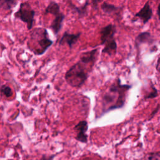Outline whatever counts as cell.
Masks as SVG:
<instances>
[{"label": "cell", "mask_w": 160, "mask_h": 160, "mask_svg": "<svg viewBox=\"0 0 160 160\" xmlns=\"http://www.w3.org/2000/svg\"><path fill=\"white\" fill-rule=\"evenodd\" d=\"M130 84H122L121 79L117 78L109 86L102 96L101 115L111 111L124 107L128 91L131 88Z\"/></svg>", "instance_id": "1"}, {"label": "cell", "mask_w": 160, "mask_h": 160, "mask_svg": "<svg viewBox=\"0 0 160 160\" xmlns=\"http://www.w3.org/2000/svg\"><path fill=\"white\" fill-rule=\"evenodd\" d=\"M51 40L46 29L43 28H36L30 34V38L27 42L28 48L36 56L44 54L52 45Z\"/></svg>", "instance_id": "2"}, {"label": "cell", "mask_w": 160, "mask_h": 160, "mask_svg": "<svg viewBox=\"0 0 160 160\" xmlns=\"http://www.w3.org/2000/svg\"><path fill=\"white\" fill-rule=\"evenodd\" d=\"M86 66L79 61L73 64L65 74L66 82L72 88H81L88 78Z\"/></svg>", "instance_id": "3"}, {"label": "cell", "mask_w": 160, "mask_h": 160, "mask_svg": "<svg viewBox=\"0 0 160 160\" xmlns=\"http://www.w3.org/2000/svg\"><path fill=\"white\" fill-rule=\"evenodd\" d=\"M36 11L32 9L28 2H22L20 4L17 11L14 13L15 19H19L26 24L27 29L31 30L32 28Z\"/></svg>", "instance_id": "4"}, {"label": "cell", "mask_w": 160, "mask_h": 160, "mask_svg": "<svg viewBox=\"0 0 160 160\" xmlns=\"http://www.w3.org/2000/svg\"><path fill=\"white\" fill-rule=\"evenodd\" d=\"M116 32V27L113 24H109L102 27L100 30L101 45L114 39V36Z\"/></svg>", "instance_id": "5"}, {"label": "cell", "mask_w": 160, "mask_h": 160, "mask_svg": "<svg viewBox=\"0 0 160 160\" xmlns=\"http://www.w3.org/2000/svg\"><path fill=\"white\" fill-rule=\"evenodd\" d=\"M81 34V32L77 33H70L68 31H65L62 34L61 38L59 39L58 44L59 46L67 44L69 49H72L74 45L76 44L79 39Z\"/></svg>", "instance_id": "6"}, {"label": "cell", "mask_w": 160, "mask_h": 160, "mask_svg": "<svg viewBox=\"0 0 160 160\" xmlns=\"http://www.w3.org/2000/svg\"><path fill=\"white\" fill-rule=\"evenodd\" d=\"M88 129V124L86 121H80L74 127V130L76 132L75 139L82 143H87L88 135L86 131Z\"/></svg>", "instance_id": "7"}, {"label": "cell", "mask_w": 160, "mask_h": 160, "mask_svg": "<svg viewBox=\"0 0 160 160\" xmlns=\"http://www.w3.org/2000/svg\"><path fill=\"white\" fill-rule=\"evenodd\" d=\"M152 16V10L149 4V1H148L143 7L134 14L135 18H139L144 24H146Z\"/></svg>", "instance_id": "8"}, {"label": "cell", "mask_w": 160, "mask_h": 160, "mask_svg": "<svg viewBox=\"0 0 160 160\" xmlns=\"http://www.w3.org/2000/svg\"><path fill=\"white\" fill-rule=\"evenodd\" d=\"M155 41L153 36L148 31H144L139 33L134 39V46L138 49L139 46L142 44H152Z\"/></svg>", "instance_id": "9"}, {"label": "cell", "mask_w": 160, "mask_h": 160, "mask_svg": "<svg viewBox=\"0 0 160 160\" xmlns=\"http://www.w3.org/2000/svg\"><path fill=\"white\" fill-rule=\"evenodd\" d=\"M54 18L52 20L51 25L49 26V28L51 29L52 32L54 33V35L55 36H57V35L59 34V31L61 30L62 28V24L63 21L65 19V15L63 12L61 11L55 15H54Z\"/></svg>", "instance_id": "10"}, {"label": "cell", "mask_w": 160, "mask_h": 160, "mask_svg": "<svg viewBox=\"0 0 160 160\" xmlns=\"http://www.w3.org/2000/svg\"><path fill=\"white\" fill-rule=\"evenodd\" d=\"M98 52V48L84 52L81 54L79 61L86 65H89L92 67L96 60Z\"/></svg>", "instance_id": "11"}, {"label": "cell", "mask_w": 160, "mask_h": 160, "mask_svg": "<svg viewBox=\"0 0 160 160\" xmlns=\"http://www.w3.org/2000/svg\"><path fill=\"white\" fill-rule=\"evenodd\" d=\"M101 9L106 15L117 16L119 17L121 16V12L122 11V8L121 7L116 6L114 4H110L107 2H103L101 4Z\"/></svg>", "instance_id": "12"}, {"label": "cell", "mask_w": 160, "mask_h": 160, "mask_svg": "<svg viewBox=\"0 0 160 160\" xmlns=\"http://www.w3.org/2000/svg\"><path fill=\"white\" fill-rule=\"evenodd\" d=\"M68 6L72 11L77 13L78 16V18H83L88 14V7L89 5V0H86L85 2L83 4V5L80 6H76L75 4H74L71 0H68L67 1Z\"/></svg>", "instance_id": "13"}, {"label": "cell", "mask_w": 160, "mask_h": 160, "mask_svg": "<svg viewBox=\"0 0 160 160\" xmlns=\"http://www.w3.org/2000/svg\"><path fill=\"white\" fill-rule=\"evenodd\" d=\"M102 49V53L107 54L109 56H113L116 54L118 45L116 39H113L108 42L105 43Z\"/></svg>", "instance_id": "14"}, {"label": "cell", "mask_w": 160, "mask_h": 160, "mask_svg": "<svg viewBox=\"0 0 160 160\" xmlns=\"http://www.w3.org/2000/svg\"><path fill=\"white\" fill-rule=\"evenodd\" d=\"M61 12L60 6L55 1H51L44 10V14L55 15Z\"/></svg>", "instance_id": "15"}, {"label": "cell", "mask_w": 160, "mask_h": 160, "mask_svg": "<svg viewBox=\"0 0 160 160\" xmlns=\"http://www.w3.org/2000/svg\"><path fill=\"white\" fill-rule=\"evenodd\" d=\"M18 0H0V9L10 11L18 4Z\"/></svg>", "instance_id": "16"}, {"label": "cell", "mask_w": 160, "mask_h": 160, "mask_svg": "<svg viewBox=\"0 0 160 160\" xmlns=\"http://www.w3.org/2000/svg\"><path fill=\"white\" fill-rule=\"evenodd\" d=\"M0 93L6 98H10L12 95L11 88L7 85H2L0 86Z\"/></svg>", "instance_id": "17"}, {"label": "cell", "mask_w": 160, "mask_h": 160, "mask_svg": "<svg viewBox=\"0 0 160 160\" xmlns=\"http://www.w3.org/2000/svg\"><path fill=\"white\" fill-rule=\"evenodd\" d=\"M144 160H160V151L151 152L146 154Z\"/></svg>", "instance_id": "18"}, {"label": "cell", "mask_w": 160, "mask_h": 160, "mask_svg": "<svg viewBox=\"0 0 160 160\" xmlns=\"http://www.w3.org/2000/svg\"><path fill=\"white\" fill-rule=\"evenodd\" d=\"M151 91H150L145 96L144 99H153L154 98H156L158 96V90L154 86V85L152 84L151 85Z\"/></svg>", "instance_id": "19"}, {"label": "cell", "mask_w": 160, "mask_h": 160, "mask_svg": "<svg viewBox=\"0 0 160 160\" xmlns=\"http://www.w3.org/2000/svg\"><path fill=\"white\" fill-rule=\"evenodd\" d=\"M103 0H91V4L92 8H94V9H97L99 4Z\"/></svg>", "instance_id": "20"}, {"label": "cell", "mask_w": 160, "mask_h": 160, "mask_svg": "<svg viewBox=\"0 0 160 160\" xmlns=\"http://www.w3.org/2000/svg\"><path fill=\"white\" fill-rule=\"evenodd\" d=\"M55 156H56V154H52V155H49V156L44 154L41 158L40 160H54Z\"/></svg>", "instance_id": "21"}, {"label": "cell", "mask_w": 160, "mask_h": 160, "mask_svg": "<svg viewBox=\"0 0 160 160\" xmlns=\"http://www.w3.org/2000/svg\"><path fill=\"white\" fill-rule=\"evenodd\" d=\"M156 69L158 72L160 73V54L158 56L156 64Z\"/></svg>", "instance_id": "22"}, {"label": "cell", "mask_w": 160, "mask_h": 160, "mask_svg": "<svg viewBox=\"0 0 160 160\" xmlns=\"http://www.w3.org/2000/svg\"><path fill=\"white\" fill-rule=\"evenodd\" d=\"M159 107H160V104H159V105H158V106L156 107V109H154V111L152 112V113L151 114V118H150V119H151L152 118H153V116H154V114H156V113L158 112V111L159 110Z\"/></svg>", "instance_id": "23"}, {"label": "cell", "mask_w": 160, "mask_h": 160, "mask_svg": "<svg viewBox=\"0 0 160 160\" xmlns=\"http://www.w3.org/2000/svg\"><path fill=\"white\" fill-rule=\"evenodd\" d=\"M157 14L158 16L159 19L160 21V3L158 6V9H157Z\"/></svg>", "instance_id": "24"}, {"label": "cell", "mask_w": 160, "mask_h": 160, "mask_svg": "<svg viewBox=\"0 0 160 160\" xmlns=\"http://www.w3.org/2000/svg\"><path fill=\"white\" fill-rule=\"evenodd\" d=\"M159 133H160V132H159Z\"/></svg>", "instance_id": "25"}]
</instances>
